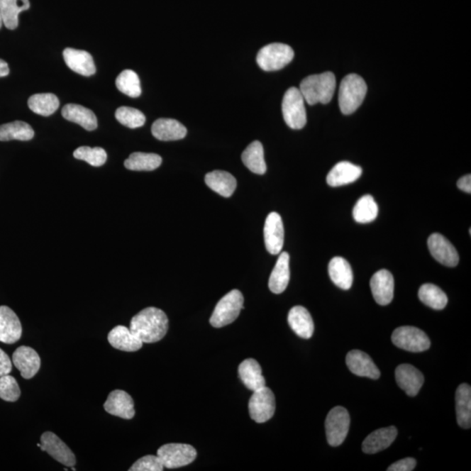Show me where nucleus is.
<instances>
[{
    "mask_svg": "<svg viewBox=\"0 0 471 471\" xmlns=\"http://www.w3.org/2000/svg\"><path fill=\"white\" fill-rule=\"evenodd\" d=\"M129 329L143 343H157L168 332V317L157 307H147L132 318Z\"/></svg>",
    "mask_w": 471,
    "mask_h": 471,
    "instance_id": "1",
    "label": "nucleus"
},
{
    "mask_svg": "<svg viewBox=\"0 0 471 471\" xmlns=\"http://www.w3.org/2000/svg\"><path fill=\"white\" fill-rule=\"evenodd\" d=\"M336 89V78L332 72L310 75L300 83L299 90L309 105L328 104Z\"/></svg>",
    "mask_w": 471,
    "mask_h": 471,
    "instance_id": "2",
    "label": "nucleus"
},
{
    "mask_svg": "<svg viewBox=\"0 0 471 471\" xmlns=\"http://www.w3.org/2000/svg\"><path fill=\"white\" fill-rule=\"evenodd\" d=\"M367 86L360 75L352 74L345 76L340 83L339 105L344 115H351L359 109L366 97Z\"/></svg>",
    "mask_w": 471,
    "mask_h": 471,
    "instance_id": "3",
    "label": "nucleus"
},
{
    "mask_svg": "<svg viewBox=\"0 0 471 471\" xmlns=\"http://www.w3.org/2000/svg\"><path fill=\"white\" fill-rule=\"evenodd\" d=\"M244 309V296L240 291L233 290L219 300L211 317V325L216 328H223L237 320Z\"/></svg>",
    "mask_w": 471,
    "mask_h": 471,
    "instance_id": "4",
    "label": "nucleus"
},
{
    "mask_svg": "<svg viewBox=\"0 0 471 471\" xmlns=\"http://www.w3.org/2000/svg\"><path fill=\"white\" fill-rule=\"evenodd\" d=\"M282 113L288 127L292 129H301L306 126L305 99L297 87H292L284 94Z\"/></svg>",
    "mask_w": 471,
    "mask_h": 471,
    "instance_id": "5",
    "label": "nucleus"
},
{
    "mask_svg": "<svg viewBox=\"0 0 471 471\" xmlns=\"http://www.w3.org/2000/svg\"><path fill=\"white\" fill-rule=\"evenodd\" d=\"M294 57V52L290 45L272 43L260 49L257 56V62L265 71H277L289 64Z\"/></svg>",
    "mask_w": 471,
    "mask_h": 471,
    "instance_id": "6",
    "label": "nucleus"
},
{
    "mask_svg": "<svg viewBox=\"0 0 471 471\" xmlns=\"http://www.w3.org/2000/svg\"><path fill=\"white\" fill-rule=\"evenodd\" d=\"M196 450L189 444L169 443L157 450L163 467L168 469L181 468L195 461Z\"/></svg>",
    "mask_w": 471,
    "mask_h": 471,
    "instance_id": "7",
    "label": "nucleus"
},
{
    "mask_svg": "<svg viewBox=\"0 0 471 471\" xmlns=\"http://www.w3.org/2000/svg\"><path fill=\"white\" fill-rule=\"evenodd\" d=\"M350 427V416L343 407L333 408L326 420V433L328 443L333 447L340 446L344 443Z\"/></svg>",
    "mask_w": 471,
    "mask_h": 471,
    "instance_id": "8",
    "label": "nucleus"
},
{
    "mask_svg": "<svg viewBox=\"0 0 471 471\" xmlns=\"http://www.w3.org/2000/svg\"><path fill=\"white\" fill-rule=\"evenodd\" d=\"M392 341L397 348L413 353L426 351L431 344L427 334L414 326H401L394 330Z\"/></svg>",
    "mask_w": 471,
    "mask_h": 471,
    "instance_id": "9",
    "label": "nucleus"
},
{
    "mask_svg": "<svg viewBox=\"0 0 471 471\" xmlns=\"http://www.w3.org/2000/svg\"><path fill=\"white\" fill-rule=\"evenodd\" d=\"M276 401L275 394L267 387L254 391L249 401V412L252 419L264 423L275 416Z\"/></svg>",
    "mask_w": 471,
    "mask_h": 471,
    "instance_id": "10",
    "label": "nucleus"
},
{
    "mask_svg": "<svg viewBox=\"0 0 471 471\" xmlns=\"http://www.w3.org/2000/svg\"><path fill=\"white\" fill-rule=\"evenodd\" d=\"M40 449L48 452L56 461L67 467H73L76 463L75 455L67 444L55 433L45 432L40 438Z\"/></svg>",
    "mask_w": 471,
    "mask_h": 471,
    "instance_id": "11",
    "label": "nucleus"
},
{
    "mask_svg": "<svg viewBox=\"0 0 471 471\" xmlns=\"http://www.w3.org/2000/svg\"><path fill=\"white\" fill-rule=\"evenodd\" d=\"M428 246L433 257L440 264L449 267H457L459 255L453 245L443 235L434 233L429 236Z\"/></svg>",
    "mask_w": 471,
    "mask_h": 471,
    "instance_id": "12",
    "label": "nucleus"
},
{
    "mask_svg": "<svg viewBox=\"0 0 471 471\" xmlns=\"http://www.w3.org/2000/svg\"><path fill=\"white\" fill-rule=\"evenodd\" d=\"M265 244L272 255H278L283 248L284 230L282 218L277 212H272L265 220L264 228Z\"/></svg>",
    "mask_w": 471,
    "mask_h": 471,
    "instance_id": "13",
    "label": "nucleus"
},
{
    "mask_svg": "<svg viewBox=\"0 0 471 471\" xmlns=\"http://www.w3.org/2000/svg\"><path fill=\"white\" fill-rule=\"evenodd\" d=\"M372 294L376 303L381 306L389 305L394 298V277L387 270H379L370 280Z\"/></svg>",
    "mask_w": 471,
    "mask_h": 471,
    "instance_id": "14",
    "label": "nucleus"
},
{
    "mask_svg": "<svg viewBox=\"0 0 471 471\" xmlns=\"http://www.w3.org/2000/svg\"><path fill=\"white\" fill-rule=\"evenodd\" d=\"M22 326L17 314L9 306H0V341L13 344L21 339Z\"/></svg>",
    "mask_w": 471,
    "mask_h": 471,
    "instance_id": "15",
    "label": "nucleus"
},
{
    "mask_svg": "<svg viewBox=\"0 0 471 471\" xmlns=\"http://www.w3.org/2000/svg\"><path fill=\"white\" fill-rule=\"evenodd\" d=\"M134 405V401L127 392L117 389L109 394L104 409L110 415L123 419H132L135 414Z\"/></svg>",
    "mask_w": 471,
    "mask_h": 471,
    "instance_id": "16",
    "label": "nucleus"
},
{
    "mask_svg": "<svg viewBox=\"0 0 471 471\" xmlns=\"http://www.w3.org/2000/svg\"><path fill=\"white\" fill-rule=\"evenodd\" d=\"M396 379L399 387L409 397H416L423 387L424 376L415 367L409 364H401L396 370Z\"/></svg>",
    "mask_w": 471,
    "mask_h": 471,
    "instance_id": "17",
    "label": "nucleus"
},
{
    "mask_svg": "<svg viewBox=\"0 0 471 471\" xmlns=\"http://www.w3.org/2000/svg\"><path fill=\"white\" fill-rule=\"evenodd\" d=\"M13 363L25 379H31L39 372L40 358L32 348L22 345L13 353Z\"/></svg>",
    "mask_w": 471,
    "mask_h": 471,
    "instance_id": "18",
    "label": "nucleus"
},
{
    "mask_svg": "<svg viewBox=\"0 0 471 471\" xmlns=\"http://www.w3.org/2000/svg\"><path fill=\"white\" fill-rule=\"evenodd\" d=\"M345 362L349 370L360 377L377 379L381 376L378 367L366 353L360 350L349 352Z\"/></svg>",
    "mask_w": 471,
    "mask_h": 471,
    "instance_id": "19",
    "label": "nucleus"
},
{
    "mask_svg": "<svg viewBox=\"0 0 471 471\" xmlns=\"http://www.w3.org/2000/svg\"><path fill=\"white\" fill-rule=\"evenodd\" d=\"M63 57L67 66L75 73L83 76L96 74V65L89 52L74 48H66L63 52Z\"/></svg>",
    "mask_w": 471,
    "mask_h": 471,
    "instance_id": "20",
    "label": "nucleus"
},
{
    "mask_svg": "<svg viewBox=\"0 0 471 471\" xmlns=\"http://www.w3.org/2000/svg\"><path fill=\"white\" fill-rule=\"evenodd\" d=\"M362 174V169L360 166L349 162H340L330 170L326 182L331 187H339L358 180Z\"/></svg>",
    "mask_w": 471,
    "mask_h": 471,
    "instance_id": "21",
    "label": "nucleus"
},
{
    "mask_svg": "<svg viewBox=\"0 0 471 471\" xmlns=\"http://www.w3.org/2000/svg\"><path fill=\"white\" fill-rule=\"evenodd\" d=\"M110 345L118 350L135 352L142 348L143 343L131 329L124 326H117L109 333Z\"/></svg>",
    "mask_w": 471,
    "mask_h": 471,
    "instance_id": "22",
    "label": "nucleus"
},
{
    "mask_svg": "<svg viewBox=\"0 0 471 471\" xmlns=\"http://www.w3.org/2000/svg\"><path fill=\"white\" fill-rule=\"evenodd\" d=\"M398 432L396 427L390 426L372 432L362 443L366 454H375L389 448L396 440Z\"/></svg>",
    "mask_w": 471,
    "mask_h": 471,
    "instance_id": "23",
    "label": "nucleus"
},
{
    "mask_svg": "<svg viewBox=\"0 0 471 471\" xmlns=\"http://www.w3.org/2000/svg\"><path fill=\"white\" fill-rule=\"evenodd\" d=\"M152 135L160 140H177L184 138L187 128L179 121L169 118H161L152 125Z\"/></svg>",
    "mask_w": 471,
    "mask_h": 471,
    "instance_id": "24",
    "label": "nucleus"
},
{
    "mask_svg": "<svg viewBox=\"0 0 471 471\" xmlns=\"http://www.w3.org/2000/svg\"><path fill=\"white\" fill-rule=\"evenodd\" d=\"M290 256L286 252L280 254L269 279V289L275 294H282L290 281Z\"/></svg>",
    "mask_w": 471,
    "mask_h": 471,
    "instance_id": "25",
    "label": "nucleus"
},
{
    "mask_svg": "<svg viewBox=\"0 0 471 471\" xmlns=\"http://www.w3.org/2000/svg\"><path fill=\"white\" fill-rule=\"evenodd\" d=\"M288 323L298 336L310 339L314 332L313 318L309 311L301 306L292 307L288 314Z\"/></svg>",
    "mask_w": 471,
    "mask_h": 471,
    "instance_id": "26",
    "label": "nucleus"
},
{
    "mask_svg": "<svg viewBox=\"0 0 471 471\" xmlns=\"http://www.w3.org/2000/svg\"><path fill=\"white\" fill-rule=\"evenodd\" d=\"M238 375L247 389L253 391L265 387L262 368L256 360L247 359L238 367Z\"/></svg>",
    "mask_w": 471,
    "mask_h": 471,
    "instance_id": "27",
    "label": "nucleus"
},
{
    "mask_svg": "<svg viewBox=\"0 0 471 471\" xmlns=\"http://www.w3.org/2000/svg\"><path fill=\"white\" fill-rule=\"evenodd\" d=\"M65 119L81 125L87 131H93L97 128V118L92 110L77 104H67L62 111Z\"/></svg>",
    "mask_w": 471,
    "mask_h": 471,
    "instance_id": "28",
    "label": "nucleus"
},
{
    "mask_svg": "<svg viewBox=\"0 0 471 471\" xmlns=\"http://www.w3.org/2000/svg\"><path fill=\"white\" fill-rule=\"evenodd\" d=\"M205 184L212 191L223 197H230L237 188V180L229 172L215 170L205 176Z\"/></svg>",
    "mask_w": 471,
    "mask_h": 471,
    "instance_id": "29",
    "label": "nucleus"
},
{
    "mask_svg": "<svg viewBox=\"0 0 471 471\" xmlns=\"http://www.w3.org/2000/svg\"><path fill=\"white\" fill-rule=\"evenodd\" d=\"M328 272L330 278L338 287L343 290L350 289L353 275L351 265L345 258L341 257L332 258L328 265Z\"/></svg>",
    "mask_w": 471,
    "mask_h": 471,
    "instance_id": "30",
    "label": "nucleus"
},
{
    "mask_svg": "<svg viewBox=\"0 0 471 471\" xmlns=\"http://www.w3.org/2000/svg\"><path fill=\"white\" fill-rule=\"evenodd\" d=\"M455 409L459 426L470 428L471 426V389L463 383L458 387L455 393Z\"/></svg>",
    "mask_w": 471,
    "mask_h": 471,
    "instance_id": "31",
    "label": "nucleus"
},
{
    "mask_svg": "<svg viewBox=\"0 0 471 471\" xmlns=\"http://www.w3.org/2000/svg\"><path fill=\"white\" fill-rule=\"evenodd\" d=\"M29 9V0H0L3 24L10 30L16 29L18 26V14Z\"/></svg>",
    "mask_w": 471,
    "mask_h": 471,
    "instance_id": "32",
    "label": "nucleus"
},
{
    "mask_svg": "<svg viewBox=\"0 0 471 471\" xmlns=\"http://www.w3.org/2000/svg\"><path fill=\"white\" fill-rule=\"evenodd\" d=\"M242 161L250 172L264 174L267 172V163L265 161L264 148L260 142L255 140L246 148L242 154Z\"/></svg>",
    "mask_w": 471,
    "mask_h": 471,
    "instance_id": "33",
    "label": "nucleus"
},
{
    "mask_svg": "<svg viewBox=\"0 0 471 471\" xmlns=\"http://www.w3.org/2000/svg\"><path fill=\"white\" fill-rule=\"evenodd\" d=\"M162 162V159L159 155L135 152L129 155L124 165L128 170L135 172H152L159 168Z\"/></svg>",
    "mask_w": 471,
    "mask_h": 471,
    "instance_id": "34",
    "label": "nucleus"
},
{
    "mask_svg": "<svg viewBox=\"0 0 471 471\" xmlns=\"http://www.w3.org/2000/svg\"><path fill=\"white\" fill-rule=\"evenodd\" d=\"M34 131L25 121H16L0 126V140H30L33 138Z\"/></svg>",
    "mask_w": 471,
    "mask_h": 471,
    "instance_id": "35",
    "label": "nucleus"
},
{
    "mask_svg": "<svg viewBox=\"0 0 471 471\" xmlns=\"http://www.w3.org/2000/svg\"><path fill=\"white\" fill-rule=\"evenodd\" d=\"M28 107L37 115L49 116L59 109L60 101L54 94H36L29 98Z\"/></svg>",
    "mask_w": 471,
    "mask_h": 471,
    "instance_id": "36",
    "label": "nucleus"
},
{
    "mask_svg": "<svg viewBox=\"0 0 471 471\" xmlns=\"http://www.w3.org/2000/svg\"><path fill=\"white\" fill-rule=\"evenodd\" d=\"M418 297L425 305L435 310H443L448 304L445 292L433 284H423L418 292Z\"/></svg>",
    "mask_w": 471,
    "mask_h": 471,
    "instance_id": "37",
    "label": "nucleus"
},
{
    "mask_svg": "<svg viewBox=\"0 0 471 471\" xmlns=\"http://www.w3.org/2000/svg\"><path fill=\"white\" fill-rule=\"evenodd\" d=\"M378 211V205L374 197L370 195H365L360 197L353 208V218L360 223H371L377 218Z\"/></svg>",
    "mask_w": 471,
    "mask_h": 471,
    "instance_id": "38",
    "label": "nucleus"
},
{
    "mask_svg": "<svg viewBox=\"0 0 471 471\" xmlns=\"http://www.w3.org/2000/svg\"><path fill=\"white\" fill-rule=\"evenodd\" d=\"M116 85L121 93L129 97H139L142 94L140 79L138 74L133 70H127L121 72L116 78Z\"/></svg>",
    "mask_w": 471,
    "mask_h": 471,
    "instance_id": "39",
    "label": "nucleus"
},
{
    "mask_svg": "<svg viewBox=\"0 0 471 471\" xmlns=\"http://www.w3.org/2000/svg\"><path fill=\"white\" fill-rule=\"evenodd\" d=\"M74 157L78 160L85 161L94 167L104 165L108 158L107 153L102 148L87 146L79 147L75 150Z\"/></svg>",
    "mask_w": 471,
    "mask_h": 471,
    "instance_id": "40",
    "label": "nucleus"
},
{
    "mask_svg": "<svg viewBox=\"0 0 471 471\" xmlns=\"http://www.w3.org/2000/svg\"><path fill=\"white\" fill-rule=\"evenodd\" d=\"M116 118L121 124L129 128L143 127L146 121V118L143 115V113L140 112L138 109L129 107H121L118 109L116 112Z\"/></svg>",
    "mask_w": 471,
    "mask_h": 471,
    "instance_id": "41",
    "label": "nucleus"
},
{
    "mask_svg": "<svg viewBox=\"0 0 471 471\" xmlns=\"http://www.w3.org/2000/svg\"><path fill=\"white\" fill-rule=\"evenodd\" d=\"M21 397V389L16 379L10 375L0 377V398L6 401H16Z\"/></svg>",
    "mask_w": 471,
    "mask_h": 471,
    "instance_id": "42",
    "label": "nucleus"
},
{
    "mask_svg": "<svg viewBox=\"0 0 471 471\" xmlns=\"http://www.w3.org/2000/svg\"><path fill=\"white\" fill-rule=\"evenodd\" d=\"M165 469L158 455H145L132 465L129 471H162Z\"/></svg>",
    "mask_w": 471,
    "mask_h": 471,
    "instance_id": "43",
    "label": "nucleus"
},
{
    "mask_svg": "<svg viewBox=\"0 0 471 471\" xmlns=\"http://www.w3.org/2000/svg\"><path fill=\"white\" fill-rule=\"evenodd\" d=\"M416 466V459L408 458L401 459L389 466L387 471H412L415 470Z\"/></svg>",
    "mask_w": 471,
    "mask_h": 471,
    "instance_id": "44",
    "label": "nucleus"
},
{
    "mask_svg": "<svg viewBox=\"0 0 471 471\" xmlns=\"http://www.w3.org/2000/svg\"><path fill=\"white\" fill-rule=\"evenodd\" d=\"M11 370H13V363L10 357L0 348V377L10 375Z\"/></svg>",
    "mask_w": 471,
    "mask_h": 471,
    "instance_id": "45",
    "label": "nucleus"
},
{
    "mask_svg": "<svg viewBox=\"0 0 471 471\" xmlns=\"http://www.w3.org/2000/svg\"><path fill=\"white\" fill-rule=\"evenodd\" d=\"M458 187L461 189V191L466 193L470 194L471 192V176L470 174H466V176L462 177L458 182Z\"/></svg>",
    "mask_w": 471,
    "mask_h": 471,
    "instance_id": "46",
    "label": "nucleus"
},
{
    "mask_svg": "<svg viewBox=\"0 0 471 471\" xmlns=\"http://www.w3.org/2000/svg\"><path fill=\"white\" fill-rule=\"evenodd\" d=\"M9 67L5 60H0V77H5L9 74Z\"/></svg>",
    "mask_w": 471,
    "mask_h": 471,
    "instance_id": "47",
    "label": "nucleus"
},
{
    "mask_svg": "<svg viewBox=\"0 0 471 471\" xmlns=\"http://www.w3.org/2000/svg\"><path fill=\"white\" fill-rule=\"evenodd\" d=\"M2 25H3L2 15H1V11H0V28H1Z\"/></svg>",
    "mask_w": 471,
    "mask_h": 471,
    "instance_id": "48",
    "label": "nucleus"
},
{
    "mask_svg": "<svg viewBox=\"0 0 471 471\" xmlns=\"http://www.w3.org/2000/svg\"><path fill=\"white\" fill-rule=\"evenodd\" d=\"M72 470H74V471L76 470L75 468H74V466H73V468H72Z\"/></svg>",
    "mask_w": 471,
    "mask_h": 471,
    "instance_id": "49",
    "label": "nucleus"
}]
</instances>
